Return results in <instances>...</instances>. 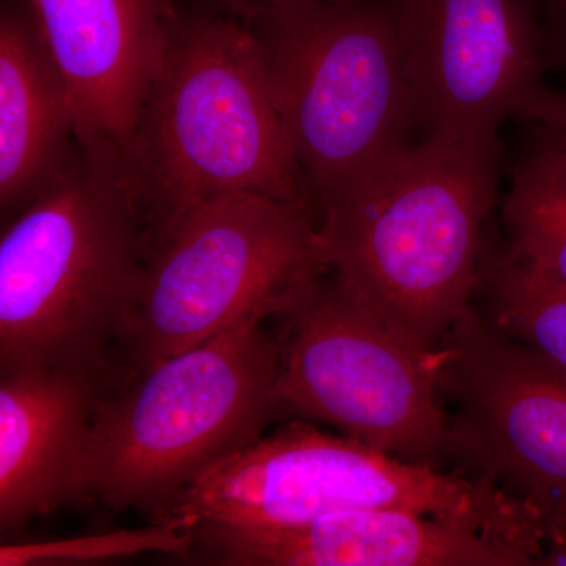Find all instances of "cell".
I'll use <instances>...</instances> for the list:
<instances>
[{
	"instance_id": "6da1fadb",
	"label": "cell",
	"mask_w": 566,
	"mask_h": 566,
	"mask_svg": "<svg viewBox=\"0 0 566 566\" xmlns=\"http://www.w3.org/2000/svg\"><path fill=\"white\" fill-rule=\"evenodd\" d=\"M502 142L423 137L316 216L324 262L398 334L439 348L471 308Z\"/></svg>"
},
{
	"instance_id": "7a4b0ae2",
	"label": "cell",
	"mask_w": 566,
	"mask_h": 566,
	"mask_svg": "<svg viewBox=\"0 0 566 566\" xmlns=\"http://www.w3.org/2000/svg\"><path fill=\"white\" fill-rule=\"evenodd\" d=\"M123 158L150 251L193 208L229 193L315 210L262 51L248 25L232 18L182 7Z\"/></svg>"
},
{
	"instance_id": "3957f363",
	"label": "cell",
	"mask_w": 566,
	"mask_h": 566,
	"mask_svg": "<svg viewBox=\"0 0 566 566\" xmlns=\"http://www.w3.org/2000/svg\"><path fill=\"white\" fill-rule=\"evenodd\" d=\"M150 237L123 153L80 158L0 240V375L106 367L139 297Z\"/></svg>"
},
{
	"instance_id": "277c9868",
	"label": "cell",
	"mask_w": 566,
	"mask_h": 566,
	"mask_svg": "<svg viewBox=\"0 0 566 566\" xmlns=\"http://www.w3.org/2000/svg\"><path fill=\"white\" fill-rule=\"evenodd\" d=\"M279 344L249 322L118 376L93 415L80 502L151 520L223 457L275 419Z\"/></svg>"
},
{
	"instance_id": "5b68a950",
	"label": "cell",
	"mask_w": 566,
	"mask_h": 566,
	"mask_svg": "<svg viewBox=\"0 0 566 566\" xmlns=\"http://www.w3.org/2000/svg\"><path fill=\"white\" fill-rule=\"evenodd\" d=\"M416 510L463 521L539 557L547 517L504 488L449 474L293 419L223 457L156 520L189 516L216 526H303L357 509Z\"/></svg>"
},
{
	"instance_id": "8992f818",
	"label": "cell",
	"mask_w": 566,
	"mask_h": 566,
	"mask_svg": "<svg viewBox=\"0 0 566 566\" xmlns=\"http://www.w3.org/2000/svg\"><path fill=\"white\" fill-rule=\"evenodd\" d=\"M241 22L262 51L316 216L415 144V98L387 0L293 3Z\"/></svg>"
},
{
	"instance_id": "52a82bcc",
	"label": "cell",
	"mask_w": 566,
	"mask_h": 566,
	"mask_svg": "<svg viewBox=\"0 0 566 566\" xmlns=\"http://www.w3.org/2000/svg\"><path fill=\"white\" fill-rule=\"evenodd\" d=\"M327 271L314 208L216 197L153 245L112 363L134 374L240 324L271 322Z\"/></svg>"
},
{
	"instance_id": "ba28073f",
	"label": "cell",
	"mask_w": 566,
	"mask_h": 566,
	"mask_svg": "<svg viewBox=\"0 0 566 566\" xmlns=\"http://www.w3.org/2000/svg\"><path fill=\"white\" fill-rule=\"evenodd\" d=\"M275 416L315 420L419 463L447 457L442 345L424 349L382 322L331 271L275 315Z\"/></svg>"
},
{
	"instance_id": "9c48e42d",
	"label": "cell",
	"mask_w": 566,
	"mask_h": 566,
	"mask_svg": "<svg viewBox=\"0 0 566 566\" xmlns=\"http://www.w3.org/2000/svg\"><path fill=\"white\" fill-rule=\"evenodd\" d=\"M441 392L455 403L447 457L549 516L566 501V374L474 307L446 338Z\"/></svg>"
},
{
	"instance_id": "30bf717a",
	"label": "cell",
	"mask_w": 566,
	"mask_h": 566,
	"mask_svg": "<svg viewBox=\"0 0 566 566\" xmlns=\"http://www.w3.org/2000/svg\"><path fill=\"white\" fill-rule=\"evenodd\" d=\"M423 137L501 139L545 92L531 0H387Z\"/></svg>"
},
{
	"instance_id": "8fae6325",
	"label": "cell",
	"mask_w": 566,
	"mask_h": 566,
	"mask_svg": "<svg viewBox=\"0 0 566 566\" xmlns=\"http://www.w3.org/2000/svg\"><path fill=\"white\" fill-rule=\"evenodd\" d=\"M192 551L243 566H528L536 557L463 521L416 510H345L303 526L196 523Z\"/></svg>"
},
{
	"instance_id": "7c38bea8",
	"label": "cell",
	"mask_w": 566,
	"mask_h": 566,
	"mask_svg": "<svg viewBox=\"0 0 566 566\" xmlns=\"http://www.w3.org/2000/svg\"><path fill=\"white\" fill-rule=\"evenodd\" d=\"M84 150H125L185 0H29Z\"/></svg>"
},
{
	"instance_id": "4fadbf2b",
	"label": "cell",
	"mask_w": 566,
	"mask_h": 566,
	"mask_svg": "<svg viewBox=\"0 0 566 566\" xmlns=\"http://www.w3.org/2000/svg\"><path fill=\"white\" fill-rule=\"evenodd\" d=\"M106 367L22 368L0 379V527L80 502L93 415L117 381Z\"/></svg>"
},
{
	"instance_id": "5bb4252c",
	"label": "cell",
	"mask_w": 566,
	"mask_h": 566,
	"mask_svg": "<svg viewBox=\"0 0 566 566\" xmlns=\"http://www.w3.org/2000/svg\"><path fill=\"white\" fill-rule=\"evenodd\" d=\"M73 106L29 0H0V219L13 221L77 161Z\"/></svg>"
},
{
	"instance_id": "9a60e30c",
	"label": "cell",
	"mask_w": 566,
	"mask_h": 566,
	"mask_svg": "<svg viewBox=\"0 0 566 566\" xmlns=\"http://www.w3.org/2000/svg\"><path fill=\"white\" fill-rule=\"evenodd\" d=\"M510 255L566 286V167L531 144L513 166L502 197Z\"/></svg>"
},
{
	"instance_id": "2e32d148",
	"label": "cell",
	"mask_w": 566,
	"mask_h": 566,
	"mask_svg": "<svg viewBox=\"0 0 566 566\" xmlns=\"http://www.w3.org/2000/svg\"><path fill=\"white\" fill-rule=\"evenodd\" d=\"M479 311L494 329L566 374V286L521 263L506 249L483 255ZM475 293V294H476Z\"/></svg>"
},
{
	"instance_id": "e0dca14e",
	"label": "cell",
	"mask_w": 566,
	"mask_h": 566,
	"mask_svg": "<svg viewBox=\"0 0 566 566\" xmlns=\"http://www.w3.org/2000/svg\"><path fill=\"white\" fill-rule=\"evenodd\" d=\"M193 524L189 516L151 520L139 528H120L107 534L18 543L0 546V565L22 566L51 562H85L118 558L140 553L188 554L193 546Z\"/></svg>"
},
{
	"instance_id": "ac0fdd59",
	"label": "cell",
	"mask_w": 566,
	"mask_h": 566,
	"mask_svg": "<svg viewBox=\"0 0 566 566\" xmlns=\"http://www.w3.org/2000/svg\"><path fill=\"white\" fill-rule=\"evenodd\" d=\"M523 120L534 129L532 144L551 153L566 167V88L545 92L528 107Z\"/></svg>"
},
{
	"instance_id": "d6986e66",
	"label": "cell",
	"mask_w": 566,
	"mask_h": 566,
	"mask_svg": "<svg viewBox=\"0 0 566 566\" xmlns=\"http://www.w3.org/2000/svg\"><path fill=\"white\" fill-rule=\"evenodd\" d=\"M538 21L546 71L566 76V0H531Z\"/></svg>"
},
{
	"instance_id": "ffe728a7",
	"label": "cell",
	"mask_w": 566,
	"mask_h": 566,
	"mask_svg": "<svg viewBox=\"0 0 566 566\" xmlns=\"http://www.w3.org/2000/svg\"><path fill=\"white\" fill-rule=\"evenodd\" d=\"M340 2H352V0H185V6L197 13L245 21L262 11L275 9V7L293 6V3Z\"/></svg>"
},
{
	"instance_id": "44dd1931",
	"label": "cell",
	"mask_w": 566,
	"mask_h": 566,
	"mask_svg": "<svg viewBox=\"0 0 566 566\" xmlns=\"http://www.w3.org/2000/svg\"><path fill=\"white\" fill-rule=\"evenodd\" d=\"M547 551L538 565L566 566V501L558 502L549 513V536Z\"/></svg>"
}]
</instances>
